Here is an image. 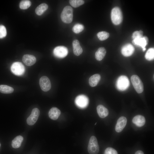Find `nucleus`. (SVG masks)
<instances>
[{
	"instance_id": "nucleus-11",
	"label": "nucleus",
	"mask_w": 154,
	"mask_h": 154,
	"mask_svg": "<svg viewBox=\"0 0 154 154\" xmlns=\"http://www.w3.org/2000/svg\"><path fill=\"white\" fill-rule=\"evenodd\" d=\"M127 119L124 116H121L118 119L116 124L115 129L118 133L121 132L126 126Z\"/></svg>"
},
{
	"instance_id": "nucleus-22",
	"label": "nucleus",
	"mask_w": 154,
	"mask_h": 154,
	"mask_svg": "<svg viewBox=\"0 0 154 154\" xmlns=\"http://www.w3.org/2000/svg\"><path fill=\"white\" fill-rule=\"evenodd\" d=\"M48 6L45 3H43L38 5L35 9V13L38 15H41L48 9Z\"/></svg>"
},
{
	"instance_id": "nucleus-23",
	"label": "nucleus",
	"mask_w": 154,
	"mask_h": 154,
	"mask_svg": "<svg viewBox=\"0 0 154 154\" xmlns=\"http://www.w3.org/2000/svg\"><path fill=\"white\" fill-rule=\"evenodd\" d=\"M13 88L11 87L4 85H0V92L2 93L10 94L13 93Z\"/></svg>"
},
{
	"instance_id": "nucleus-21",
	"label": "nucleus",
	"mask_w": 154,
	"mask_h": 154,
	"mask_svg": "<svg viewBox=\"0 0 154 154\" xmlns=\"http://www.w3.org/2000/svg\"><path fill=\"white\" fill-rule=\"evenodd\" d=\"M23 139V137L19 135L15 137L12 141L11 145L12 147L14 148H17L19 147Z\"/></svg>"
},
{
	"instance_id": "nucleus-2",
	"label": "nucleus",
	"mask_w": 154,
	"mask_h": 154,
	"mask_svg": "<svg viewBox=\"0 0 154 154\" xmlns=\"http://www.w3.org/2000/svg\"><path fill=\"white\" fill-rule=\"evenodd\" d=\"M111 19L114 25H118L121 23L123 16L121 11L119 8L116 7L112 9L111 12Z\"/></svg>"
},
{
	"instance_id": "nucleus-33",
	"label": "nucleus",
	"mask_w": 154,
	"mask_h": 154,
	"mask_svg": "<svg viewBox=\"0 0 154 154\" xmlns=\"http://www.w3.org/2000/svg\"><path fill=\"white\" fill-rule=\"evenodd\" d=\"M146 50V48H145L143 49V51H145Z\"/></svg>"
},
{
	"instance_id": "nucleus-26",
	"label": "nucleus",
	"mask_w": 154,
	"mask_h": 154,
	"mask_svg": "<svg viewBox=\"0 0 154 154\" xmlns=\"http://www.w3.org/2000/svg\"><path fill=\"white\" fill-rule=\"evenodd\" d=\"M69 2L70 5L74 8L78 7L84 3V1L82 0H70Z\"/></svg>"
},
{
	"instance_id": "nucleus-24",
	"label": "nucleus",
	"mask_w": 154,
	"mask_h": 154,
	"mask_svg": "<svg viewBox=\"0 0 154 154\" xmlns=\"http://www.w3.org/2000/svg\"><path fill=\"white\" fill-rule=\"evenodd\" d=\"M145 57L148 60H151L154 59V49L153 48H149L146 52Z\"/></svg>"
},
{
	"instance_id": "nucleus-9",
	"label": "nucleus",
	"mask_w": 154,
	"mask_h": 154,
	"mask_svg": "<svg viewBox=\"0 0 154 154\" xmlns=\"http://www.w3.org/2000/svg\"><path fill=\"white\" fill-rule=\"evenodd\" d=\"M68 53V49L63 46H59L56 47L53 50L54 55L58 58H64L67 55Z\"/></svg>"
},
{
	"instance_id": "nucleus-34",
	"label": "nucleus",
	"mask_w": 154,
	"mask_h": 154,
	"mask_svg": "<svg viewBox=\"0 0 154 154\" xmlns=\"http://www.w3.org/2000/svg\"><path fill=\"white\" fill-rule=\"evenodd\" d=\"M96 123H95V125H96Z\"/></svg>"
},
{
	"instance_id": "nucleus-6",
	"label": "nucleus",
	"mask_w": 154,
	"mask_h": 154,
	"mask_svg": "<svg viewBox=\"0 0 154 154\" xmlns=\"http://www.w3.org/2000/svg\"><path fill=\"white\" fill-rule=\"evenodd\" d=\"M74 102L76 105L78 107L84 109L88 106L89 100L86 96L81 94L78 95L76 98Z\"/></svg>"
},
{
	"instance_id": "nucleus-14",
	"label": "nucleus",
	"mask_w": 154,
	"mask_h": 154,
	"mask_svg": "<svg viewBox=\"0 0 154 154\" xmlns=\"http://www.w3.org/2000/svg\"><path fill=\"white\" fill-rule=\"evenodd\" d=\"M22 60L24 63L27 66H31L34 64L36 61V57L34 56L26 54L22 57Z\"/></svg>"
},
{
	"instance_id": "nucleus-3",
	"label": "nucleus",
	"mask_w": 154,
	"mask_h": 154,
	"mask_svg": "<svg viewBox=\"0 0 154 154\" xmlns=\"http://www.w3.org/2000/svg\"><path fill=\"white\" fill-rule=\"evenodd\" d=\"M88 150L90 154H98L99 151V147L96 137L92 136L90 139L88 147Z\"/></svg>"
},
{
	"instance_id": "nucleus-8",
	"label": "nucleus",
	"mask_w": 154,
	"mask_h": 154,
	"mask_svg": "<svg viewBox=\"0 0 154 154\" xmlns=\"http://www.w3.org/2000/svg\"><path fill=\"white\" fill-rule=\"evenodd\" d=\"M40 111L37 108H33L30 115L27 120V123L29 125H33L36 122L40 115Z\"/></svg>"
},
{
	"instance_id": "nucleus-19",
	"label": "nucleus",
	"mask_w": 154,
	"mask_h": 154,
	"mask_svg": "<svg viewBox=\"0 0 154 154\" xmlns=\"http://www.w3.org/2000/svg\"><path fill=\"white\" fill-rule=\"evenodd\" d=\"M100 76L98 74H94L91 76L89 80V83L90 86L92 87L96 86L100 81Z\"/></svg>"
},
{
	"instance_id": "nucleus-30",
	"label": "nucleus",
	"mask_w": 154,
	"mask_h": 154,
	"mask_svg": "<svg viewBox=\"0 0 154 154\" xmlns=\"http://www.w3.org/2000/svg\"><path fill=\"white\" fill-rule=\"evenodd\" d=\"M7 35V31L5 27L3 25H0V38L5 37Z\"/></svg>"
},
{
	"instance_id": "nucleus-31",
	"label": "nucleus",
	"mask_w": 154,
	"mask_h": 154,
	"mask_svg": "<svg viewBox=\"0 0 154 154\" xmlns=\"http://www.w3.org/2000/svg\"><path fill=\"white\" fill-rule=\"evenodd\" d=\"M104 154H118L117 151L111 147L107 148L105 150Z\"/></svg>"
},
{
	"instance_id": "nucleus-4",
	"label": "nucleus",
	"mask_w": 154,
	"mask_h": 154,
	"mask_svg": "<svg viewBox=\"0 0 154 154\" xmlns=\"http://www.w3.org/2000/svg\"><path fill=\"white\" fill-rule=\"evenodd\" d=\"M131 80L136 92L139 94L142 93L144 90L143 85L138 76L135 75H133L131 77Z\"/></svg>"
},
{
	"instance_id": "nucleus-32",
	"label": "nucleus",
	"mask_w": 154,
	"mask_h": 154,
	"mask_svg": "<svg viewBox=\"0 0 154 154\" xmlns=\"http://www.w3.org/2000/svg\"><path fill=\"white\" fill-rule=\"evenodd\" d=\"M135 154H144L143 152L141 151L138 150L136 152Z\"/></svg>"
},
{
	"instance_id": "nucleus-5",
	"label": "nucleus",
	"mask_w": 154,
	"mask_h": 154,
	"mask_svg": "<svg viewBox=\"0 0 154 154\" xmlns=\"http://www.w3.org/2000/svg\"><path fill=\"white\" fill-rule=\"evenodd\" d=\"M129 85V80L127 76L122 75L117 79L116 82V86L119 90L123 91L126 90Z\"/></svg>"
},
{
	"instance_id": "nucleus-16",
	"label": "nucleus",
	"mask_w": 154,
	"mask_h": 154,
	"mask_svg": "<svg viewBox=\"0 0 154 154\" xmlns=\"http://www.w3.org/2000/svg\"><path fill=\"white\" fill-rule=\"evenodd\" d=\"M133 123L137 126L141 127L144 125L145 122V117L141 115H138L135 116L132 120Z\"/></svg>"
},
{
	"instance_id": "nucleus-27",
	"label": "nucleus",
	"mask_w": 154,
	"mask_h": 154,
	"mask_svg": "<svg viewBox=\"0 0 154 154\" xmlns=\"http://www.w3.org/2000/svg\"><path fill=\"white\" fill-rule=\"evenodd\" d=\"M84 26L80 24H76L73 27L72 30L76 33H79L82 31L84 29Z\"/></svg>"
},
{
	"instance_id": "nucleus-29",
	"label": "nucleus",
	"mask_w": 154,
	"mask_h": 154,
	"mask_svg": "<svg viewBox=\"0 0 154 154\" xmlns=\"http://www.w3.org/2000/svg\"><path fill=\"white\" fill-rule=\"evenodd\" d=\"M143 31L141 30L136 31L133 33L132 38L134 39L136 38L142 37H143Z\"/></svg>"
},
{
	"instance_id": "nucleus-18",
	"label": "nucleus",
	"mask_w": 154,
	"mask_h": 154,
	"mask_svg": "<svg viewBox=\"0 0 154 154\" xmlns=\"http://www.w3.org/2000/svg\"><path fill=\"white\" fill-rule=\"evenodd\" d=\"M97 110L98 115L101 118L106 117L109 114L108 109L102 105H99L97 106Z\"/></svg>"
},
{
	"instance_id": "nucleus-17",
	"label": "nucleus",
	"mask_w": 154,
	"mask_h": 154,
	"mask_svg": "<svg viewBox=\"0 0 154 154\" xmlns=\"http://www.w3.org/2000/svg\"><path fill=\"white\" fill-rule=\"evenodd\" d=\"M61 114L60 110L55 107L52 108L48 112L49 117L52 119L56 120L58 119Z\"/></svg>"
},
{
	"instance_id": "nucleus-15",
	"label": "nucleus",
	"mask_w": 154,
	"mask_h": 154,
	"mask_svg": "<svg viewBox=\"0 0 154 154\" xmlns=\"http://www.w3.org/2000/svg\"><path fill=\"white\" fill-rule=\"evenodd\" d=\"M72 46L73 53L75 55L78 56L82 53L83 49L78 40L75 39L73 41Z\"/></svg>"
},
{
	"instance_id": "nucleus-13",
	"label": "nucleus",
	"mask_w": 154,
	"mask_h": 154,
	"mask_svg": "<svg viewBox=\"0 0 154 154\" xmlns=\"http://www.w3.org/2000/svg\"><path fill=\"white\" fill-rule=\"evenodd\" d=\"M148 41V38L146 36H144L141 38L133 39L132 42L133 44L140 46L143 49L145 48Z\"/></svg>"
},
{
	"instance_id": "nucleus-28",
	"label": "nucleus",
	"mask_w": 154,
	"mask_h": 154,
	"mask_svg": "<svg viewBox=\"0 0 154 154\" xmlns=\"http://www.w3.org/2000/svg\"><path fill=\"white\" fill-rule=\"evenodd\" d=\"M31 5V2L29 0H23L19 4V7L20 9H25L29 8Z\"/></svg>"
},
{
	"instance_id": "nucleus-12",
	"label": "nucleus",
	"mask_w": 154,
	"mask_h": 154,
	"mask_svg": "<svg viewBox=\"0 0 154 154\" xmlns=\"http://www.w3.org/2000/svg\"><path fill=\"white\" fill-rule=\"evenodd\" d=\"M134 50V48L131 44H127L122 47L121 52L124 56H129L133 54Z\"/></svg>"
},
{
	"instance_id": "nucleus-10",
	"label": "nucleus",
	"mask_w": 154,
	"mask_h": 154,
	"mask_svg": "<svg viewBox=\"0 0 154 154\" xmlns=\"http://www.w3.org/2000/svg\"><path fill=\"white\" fill-rule=\"evenodd\" d=\"M39 85L41 90L44 92L49 91L51 88V84L49 78L44 76L40 78L39 80Z\"/></svg>"
},
{
	"instance_id": "nucleus-25",
	"label": "nucleus",
	"mask_w": 154,
	"mask_h": 154,
	"mask_svg": "<svg viewBox=\"0 0 154 154\" xmlns=\"http://www.w3.org/2000/svg\"><path fill=\"white\" fill-rule=\"evenodd\" d=\"M109 33L104 31L100 32L97 34V36L99 39L103 41L107 39L109 37Z\"/></svg>"
},
{
	"instance_id": "nucleus-35",
	"label": "nucleus",
	"mask_w": 154,
	"mask_h": 154,
	"mask_svg": "<svg viewBox=\"0 0 154 154\" xmlns=\"http://www.w3.org/2000/svg\"><path fill=\"white\" fill-rule=\"evenodd\" d=\"M0 146H1V144L0 143Z\"/></svg>"
},
{
	"instance_id": "nucleus-1",
	"label": "nucleus",
	"mask_w": 154,
	"mask_h": 154,
	"mask_svg": "<svg viewBox=\"0 0 154 154\" xmlns=\"http://www.w3.org/2000/svg\"><path fill=\"white\" fill-rule=\"evenodd\" d=\"M60 17L62 21L64 23H70L73 20V9L69 6L65 7L61 13Z\"/></svg>"
},
{
	"instance_id": "nucleus-7",
	"label": "nucleus",
	"mask_w": 154,
	"mask_h": 154,
	"mask_svg": "<svg viewBox=\"0 0 154 154\" xmlns=\"http://www.w3.org/2000/svg\"><path fill=\"white\" fill-rule=\"evenodd\" d=\"M11 70L14 74L19 76L22 75L24 73L25 68L21 62H17L12 64L11 67Z\"/></svg>"
},
{
	"instance_id": "nucleus-20",
	"label": "nucleus",
	"mask_w": 154,
	"mask_h": 154,
	"mask_svg": "<svg viewBox=\"0 0 154 154\" xmlns=\"http://www.w3.org/2000/svg\"><path fill=\"white\" fill-rule=\"evenodd\" d=\"M106 53V49L104 47L99 48L96 51L95 54L96 59L98 61L102 60L105 57Z\"/></svg>"
}]
</instances>
